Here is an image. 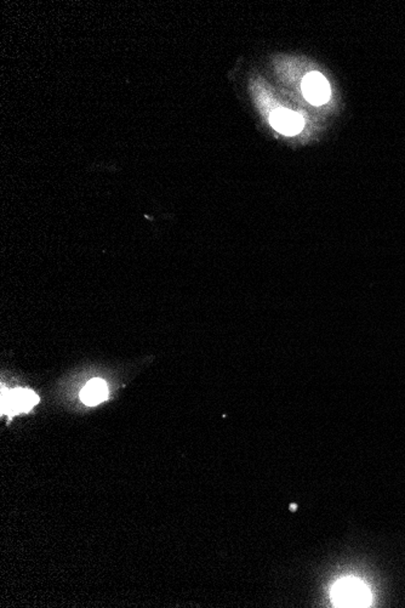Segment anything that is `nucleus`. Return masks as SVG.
Instances as JSON below:
<instances>
[{
  "label": "nucleus",
  "instance_id": "obj_1",
  "mask_svg": "<svg viewBox=\"0 0 405 608\" xmlns=\"http://www.w3.org/2000/svg\"><path fill=\"white\" fill-rule=\"evenodd\" d=\"M331 600L336 607H369L372 595L360 580L342 579L331 589Z\"/></svg>",
  "mask_w": 405,
  "mask_h": 608
},
{
  "label": "nucleus",
  "instance_id": "obj_4",
  "mask_svg": "<svg viewBox=\"0 0 405 608\" xmlns=\"http://www.w3.org/2000/svg\"><path fill=\"white\" fill-rule=\"evenodd\" d=\"M270 123L275 131L287 136L299 134L304 128L302 117L290 109H275L270 116Z\"/></svg>",
  "mask_w": 405,
  "mask_h": 608
},
{
  "label": "nucleus",
  "instance_id": "obj_5",
  "mask_svg": "<svg viewBox=\"0 0 405 608\" xmlns=\"http://www.w3.org/2000/svg\"><path fill=\"white\" fill-rule=\"evenodd\" d=\"M107 399V385L102 379L90 380L81 392V402L86 406H95Z\"/></svg>",
  "mask_w": 405,
  "mask_h": 608
},
{
  "label": "nucleus",
  "instance_id": "obj_3",
  "mask_svg": "<svg viewBox=\"0 0 405 608\" xmlns=\"http://www.w3.org/2000/svg\"><path fill=\"white\" fill-rule=\"evenodd\" d=\"M302 92L306 99L312 105H323L330 97V87L328 80L319 72H311L302 82Z\"/></svg>",
  "mask_w": 405,
  "mask_h": 608
},
{
  "label": "nucleus",
  "instance_id": "obj_2",
  "mask_svg": "<svg viewBox=\"0 0 405 608\" xmlns=\"http://www.w3.org/2000/svg\"><path fill=\"white\" fill-rule=\"evenodd\" d=\"M39 402V397L33 391L27 389H16L1 397V411L11 416L17 413L28 411Z\"/></svg>",
  "mask_w": 405,
  "mask_h": 608
}]
</instances>
